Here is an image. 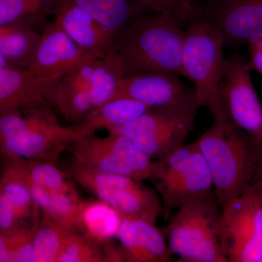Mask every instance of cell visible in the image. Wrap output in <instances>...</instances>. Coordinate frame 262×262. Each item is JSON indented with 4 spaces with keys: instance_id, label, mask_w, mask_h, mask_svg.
Here are the masks:
<instances>
[{
    "instance_id": "cell-23",
    "label": "cell",
    "mask_w": 262,
    "mask_h": 262,
    "mask_svg": "<svg viewBox=\"0 0 262 262\" xmlns=\"http://www.w3.org/2000/svg\"><path fill=\"white\" fill-rule=\"evenodd\" d=\"M74 226L41 213L40 223L33 241V262H57Z\"/></svg>"
},
{
    "instance_id": "cell-29",
    "label": "cell",
    "mask_w": 262,
    "mask_h": 262,
    "mask_svg": "<svg viewBox=\"0 0 262 262\" xmlns=\"http://www.w3.org/2000/svg\"><path fill=\"white\" fill-rule=\"evenodd\" d=\"M57 262H108L104 245L75 229Z\"/></svg>"
},
{
    "instance_id": "cell-14",
    "label": "cell",
    "mask_w": 262,
    "mask_h": 262,
    "mask_svg": "<svg viewBox=\"0 0 262 262\" xmlns=\"http://www.w3.org/2000/svg\"><path fill=\"white\" fill-rule=\"evenodd\" d=\"M194 97V89H189L180 76L149 72L122 77L113 99L130 98L152 108L179 104Z\"/></svg>"
},
{
    "instance_id": "cell-26",
    "label": "cell",
    "mask_w": 262,
    "mask_h": 262,
    "mask_svg": "<svg viewBox=\"0 0 262 262\" xmlns=\"http://www.w3.org/2000/svg\"><path fill=\"white\" fill-rule=\"evenodd\" d=\"M123 77L121 67L113 55L98 59L89 86L94 108L113 99Z\"/></svg>"
},
{
    "instance_id": "cell-18",
    "label": "cell",
    "mask_w": 262,
    "mask_h": 262,
    "mask_svg": "<svg viewBox=\"0 0 262 262\" xmlns=\"http://www.w3.org/2000/svg\"><path fill=\"white\" fill-rule=\"evenodd\" d=\"M122 215L101 200H80L76 212L75 229L102 244L117 238Z\"/></svg>"
},
{
    "instance_id": "cell-9",
    "label": "cell",
    "mask_w": 262,
    "mask_h": 262,
    "mask_svg": "<svg viewBox=\"0 0 262 262\" xmlns=\"http://www.w3.org/2000/svg\"><path fill=\"white\" fill-rule=\"evenodd\" d=\"M67 151L81 166L105 173L126 176L138 180L151 178L155 160H151L130 138L117 132L106 137L92 135L76 139Z\"/></svg>"
},
{
    "instance_id": "cell-16",
    "label": "cell",
    "mask_w": 262,
    "mask_h": 262,
    "mask_svg": "<svg viewBox=\"0 0 262 262\" xmlns=\"http://www.w3.org/2000/svg\"><path fill=\"white\" fill-rule=\"evenodd\" d=\"M117 239L125 261H171L173 255L163 234L155 224L148 221L122 215Z\"/></svg>"
},
{
    "instance_id": "cell-6",
    "label": "cell",
    "mask_w": 262,
    "mask_h": 262,
    "mask_svg": "<svg viewBox=\"0 0 262 262\" xmlns=\"http://www.w3.org/2000/svg\"><path fill=\"white\" fill-rule=\"evenodd\" d=\"M199 108L196 97L179 104L150 108L133 121L107 130L127 136L151 160H160L184 145Z\"/></svg>"
},
{
    "instance_id": "cell-1",
    "label": "cell",
    "mask_w": 262,
    "mask_h": 262,
    "mask_svg": "<svg viewBox=\"0 0 262 262\" xmlns=\"http://www.w3.org/2000/svg\"><path fill=\"white\" fill-rule=\"evenodd\" d=\"M195 142L209 167L221 206L262 183L261 144L228 119L213 120Z\"/></svg>"
},
{
    "instance_id": "cell-33",
    "label": "cell",
    "mask_w": 262,
    "mask_h": 262,
    "mask_svg": "<svg viewBox=\"0 0 262 262\" xmlns=\"http://www.w3.org/2000/svg\"><path fill=\"white\" fill-rule=\"evenodd\" d=\"M249 48V62L253 70H256L262 77V43L259 39L248 44Z\"/></svg>"
},
{
    "instance_id": "cell-7",
    "label": "cell",
    "mask_w": 262,
    "mask_h": 262,
    "mask_svg": "<svg viewBox=\"0 0 262 262\" xmlns=\"http://www.w3.org/2000/svg\"><path fill=\"white\" fill-rule=\"evenodd\" d=\"M215 232L229 262H262V183L221 206Z\"/></svg>"
},
{
    "instance_id": "cell-13",
    "label": "cell",
    "mask_w": 262,
    "mask_h": 262,
    "mask_svg": "<svg viewBox=\"0 0 262 262\" xmlns=\"http://www.w3.org/2000/svg\"><path fill=\"white\" fill-rule=\"evenodd\" d=\"M54 22L84 51L96 58L111 56L116 35L71 0H56Z\"/></svg>"
},
{
    "instance_id": "cell-19",
    "label": "cell",
    "mask_w": 262,
    "mask_h": 262,
    "mask_svg": "<svg viewBox=\"0 0 262 262\" xmlns=\"http://www.w3.org/2000/svg\"><path fill=\"white\" fill-rule=\"evenodd\" d=\"M32 24L23 20L0 26V67H27L41 37Z\"/></svg>"
},
{
    "instance_id": "cell-22",
    "label": "cell",
    "mask_w": 262,
    "mask_h": 262,
    "mask_svg": "<svg viewBox=\"0 0 262 262\" xmlns=\"http://www.w3.org/2000/svg\"><path fill=\"white\" fill-rule=\"evenodd\" d=\"M0 180V193L4 194L14 206L19 220L23 224L40 220V209L33 199L28 180L13 160L3 158Z\"/></svg>"
},
{
    "instance_id": "cell-17",
    "label": "cell",
    "mask_w": 262,
    "mask_h": 262,
    "mask_svg": "<svg viewBox=\"0 0 262 262\" xmlns=\"http://www.w3.org/2000/svg\"><path fill=\"white\" fill-rule=\"evenodd\" d=\"M213 187L209 167L198 146L192 163L181 179L160 195L163 203L164 220H168L173 210L188 202L214 194Z\"/></svg>"
},
{
    "instance_id": "cell-11",
    "label": "cell",
    "mask_w": 262,
    "mask_h": 262,
    "mask_svg": "<svg viewBox=\"0 0 262 262\" xmlns=\"http://www.w3.org/2000/svg\"><path fill=\"white\" fill-rule=\"evenodd\" d=\"M224 46L237 47L262 39V0H225L203 8Z\"/></svg>"
},
{
    "instance_id": "cell-32",
    "label": "cell",
    "mask_w": 262,
    "mask_h": 262,
    "mask_svg": "<svg viewBox=\"0 0 262 262\" xmlns=\"http://www.w3.org/2000/svg\"><path fill=\"white\" fill-rule=\"evenodd\" d=\"M24 225L27 224L22 223L19 220L11 202L4 194L0 193V233L8 232Z\"/></svg>"
},
{
    "instance_id": "cell-8",
    "label": "cell",
    "mask_w": 262,
    "mask_h": 262,
    "mask_svg": "<svg viewBox=\"0 0 262 262\" xmlns=\"http://www.w3.org/2000/svg\"><path fill=\"white\" fill-rule=\"evenodd\" d=\"M66 172L98 199L107 203L122 215L136 217L156 225L163 213V206L158 192L142 181L126 176L105 173L81 166L72 161Z\"/></svg>"
},
{
    "instance_id": "cell-2",
    "label": "cell",
    "mask_w": 262,
    "mask_h": 262,
    "mask_svg": "<svg viewBox=\"0 0 262 262\" xmlns=\"http://www.w3.org/2000/svg\"><path fill=\"white\" fill-rule=\"evenodd\" d=\"M185 24L165 14L145 13L117 37L113 56L124 77L165 72L184 77Z\"/></svg>"
},
{
    "instance_id": "cell-10",
    "label": "cell",
    "mask_w": 262,
    "mask_h": 262,
    "mask_svg": "<svg viewBox=\"0 0 262 262\" xmlns=\"http://www.w3.org/2000/svg\"><path fill=\"white\" fill-rule=\"evenodd\" d=\"M249 60L239 54L226 58L221 98L227 118L261 144L262 105L251 79Z\"/></svg>"
},
{
    "instance_id": "cell-30",
    "label": "cell",
    "mask_w": 262,
    "mask_h": 262,
    "mask_svg": "<svg viewBox=\"0 0 262 262\" xmlns=\"http://www.w3.org/2000/svg\"><path fill=\"white\" fill-rule=\"evenodd\" d=\"M148 13L171 15L183 24L190 23L201 18V8L194 0H137Z\"/></svg>"
},
{
    "instance_id": "cell-3",
    "label": "cell",
    "mask_w": 262,
    "mask_h": 262,
    "mask_svg": "<svg viewBox=\"0 0 262 262\" xmlns=\"http://www.w3.org/2000/svg\"><path fill=\"white\" fill-rule=\"evenodd\" d=\"M82 136L80 124L63 126L50 105L0 113L3 158L57 163L70 144Z\"/></svg>"
},
{
    "instance_id": "cell-20",
    "label": "cell",
    "mask_w": 262,
    "mask_h": 262,
    "mask_svg": "<svg viewBox=\"0 0 262 262\" xmlns=\"http://www.w3.org/2000/svg\"><path fill=\"white\" fill-rule=\"evenodd\" d=\"M118 37L148 13L137 0H71Z\"/></svg>"
},
{
    "instance_id": "cell-5",
    "label": "cell",
    "mask_w": 262,
    "mask_h": 262,
    "mask_svg": "<svg viewBox=\"0 0 262 262\" xmlns=\"http://www.w3.org/2000/svg\"><path fill=\"white\" fill-rule=\"evenodd\" d=\"M220 213L215 193L179 207L165 229L171 254L182 262H229L215 232Z\"/></svg>"
},
{
    "instance_id": "cell-28",
    "label": "cell",
    "mask_w": 262,
    "mask_h": 262,
    "mask_svg": "<svg viewBox=\"0 0 262 262\" xmlns=\"http://www.w3.org/2000/svg\"><path fill=\"white\" fill-rule=\"evenodd\" d=\"M56 0H0V26L37 21L52 11Z\"/></svg>"
},
{
    "instance_id": "cell-34",
    "label": "cell",
    "mask_w": 262,
    "mask_h": 262,
    "mask_svg": "<svg viewBox=\"0 0 262 262\" xmlns=\"http://www.w3.org/2000/svg\"><path fill=\"white\" fill-rule=\"evenodd\" d=\"M222 1H225V0H194L196 4L201 8L202 12H203V8H204L205 7L215 4V3H220V2Z\"/></svg>"
},
{
    "instance_id": "cell-31",
    "label": "cell",
    "mask_w": 262,
    "mask_h": 262,
    "mask_svg": "<svg viewBox=\"0 0 262 262\" xmlns=\"http://www.w3.org/2000/svg\"><path fill=\"white\" fill-rule=\"evenodd\" d=\"M40 221L0 233V262H12L19 248L34 239Z\"/></svg>"
},
{
    "instance_id": "cell-25",
    "label": "cell",
    "mask_w": 262,
    "mask_h": 262,
    "mask_svg": "<svg viewBox=\"0 0 262 262\" xmlns=\"http://www.w3.org/2000/svg\"><path fill=\"white\" fill-rule=\"evenodd\" d=\"M198 148L196 142L184 144L162 159L155 160L150 182L158 194H162L177 184L192 163Z\"/></svg>"
},
{
    "instance_id": "cell-12",
    "label": "cell",
    "mask_w": 262,
    "mask_h": 262,
    "mask_svg": "<svg viewBox=\"0 0 262 262\" xmlns=\"http://www.w3.org/2000/svg\"><path fill=\"white\" fill-rule=\"evenodd\" d=\"M64 75H40L27 68L0 67V113L50 105L48 96Z\"/></svg>"
},
{
    "instance_id": "cell-21",
    "label": "cell",
    "mask_w": 262,
    "mask_h": 262,
    "mask_svg": "<svg viewBox=\"0 0 262 262\" xmlns=\"http://www.w3.org/2000/svg\"><path fill=\"white\" fill-rule=\"evenodd\" d=\"M150 107L144 103L127 98H115L91 110L87 117L79 122L82 136L95 134L101 128L106 130L122 126L146 113Z\"/></svg>"
},
{
    "instance_id": "cell-15",
    "label": "cell",
    "mask_w": 262,
    "mask_h": 262,
    "mask_svg": "<svg viewBox=\"0 0 262 262\" xmlns=\"http://www.w3.org/2000/svg\"><path fill=\"white\" fill-rule=\"evenodd\" d=\"M93 58H98L84 51L53 21L43 30L26 68L40 75L66 74L76 66Z\"/></svg>"
},
{
    "instance_id": "cell-24",
    "label": "cell",
    "mask_w": 262,
    "mask_h": 262,
    "mask_svg": "<svg viewBox=\"0 0 262 262\" xmlns=\"http://www.w3.org/2000/svg\"><path fill=\"white\" fill-rule=\"evenodd\" d=\"M48 103L67 121L79 123L94 108L89 90L80 89L61 80L48 96Z\"/></svg>"
},
{
    "instance_id": "cell-4",
    "label": "cell",
    "mask_w": 262,
    "mask_h": 262,
    "mask_svg": "<svg viewBox=\"0 0 262 262\" xmlns=\"http://www.w3.org/2000/svg\"><path fill=\"white\" fill-rule=\"evenodd\" d=\"M224 47L220 34L204 17L185 26L182 51L184 77L194 84L200 108H208L213 120L228 119L221 98L226 61Z\"/></svg>"
},
{
    "instance_id": "cell-35",
    "label": "cell",
    "mask_w": 262,
    "mask_h": 262,
    "mask_svg": "<svg viewBox=\"0 0 262 262\" xmlns=\"http://www.w3.org/2000/svg\"><path fill=\"white\" fill-rule=\"evenodd\" d=\"M261 151H262V139H261Z\"/></svg>"
},
{
    "instance_id": "cell-36",
    "label": "cell",
    "mask_w": 262,
    "mask_h": 262,
    "mask_svg": "<svg viewBox=\"0 0 262 262\" xmlns=\"http://www.w3.org/2000/svg\"><path fill=\"white\" fill-rule=\"evenodd\" d=\"M259 40L261 41V42L262 43V39H260Z\"/></svg>"
},
{
    "instance_id": "cell-27",
    "label": "cell",
    "mask_w": 262,
    "mask_h": 262,
    "mask_svg": "<svg viewBox=\"0 0 262 262\" xmlns=\"http://www.w3.org/2000/svg\"><path fill=\"white\" fill-rule=\"evenodd\" d=\"M8 159V158H7ZM18 164L29 182L52 191L68 189L73 183L69 174L56 163L46 160L10 159Z\"/></svg>"
}]
</instances>
